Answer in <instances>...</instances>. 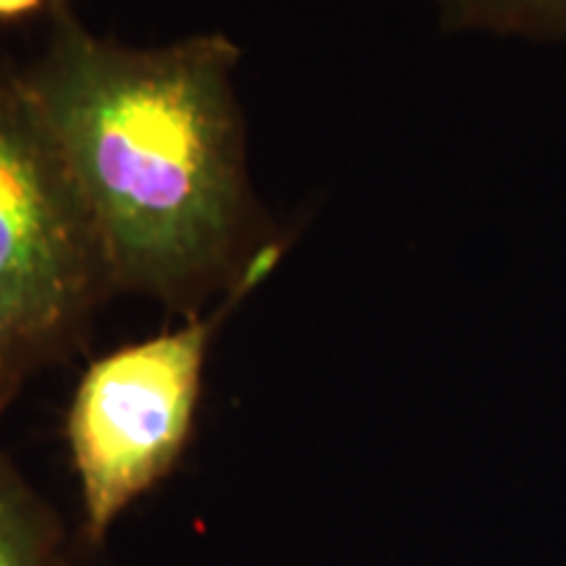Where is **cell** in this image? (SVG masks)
Wrapping results in <instances>:
<instances>
[{
	"label": "cell",
	"mask_w": 566,
	"mask_h": 566,
	"mask_svg": "<svg viewBox=\"0 0 566 566\" xmlns=\"http://www.w3.org/2000/svg\"><path fill=\"white\" fill-rule=\"evenodd\" d=\"M11 401L0 399V422ZM0 566H74L61 516L0 446Z\"/></svg>",
	"instance_id": "obj_4"
},
{
	"label": "cell",
	"mask_w": 566,
	"mask_h": 566,
	"mask_svg": "<svg viewBox=\"0 0 566 566\" xmlns=\"http://www.w3.org/2000/svg\"><path fill=\"white\" fill-rule=\"evenodd\" d=\"M443 30L478 38L566 45V0H428Z\"/></svg>",
	"instance_id": "obj_5"
},
{
	"label": "cell",
	"mask_w": 566,
	"mask_h": 566,
	"mask_svg": "<svg viewBox=\"0 0 566 566\" xmlns=\"http://www.w3.org/2000/svg\"><path fill=\"white\" fill-rule=\"evenodd\" d=\"M239 59L221 32L158 48L97 38L55 0L45 48L11 80L90 212L116 292L192 315L279 265L286 239L252 192Z\"/></svg>",
	"instance_id": "obj_1"
},
{
	"label": "cell",
	"mask_w": 566,
	"mask_h": 566,
	"mask_svg": "<svg viewBox=\"0 0 566 566\" xmlns=\"http://www.w3.org/2000/svg\"><path fill=\"white\" fill-rule=\"evenodd\" d=\"M116 294L103 244L30 103L0 82V399L61 363Z\"/></svg>",
	"instance_id": "obj_2"
},
{
	"label": "cell",
	"mask_w": 566,
	"mask_h": 566,
	"mask_svg": "<svg viewBox=\"0 0 566 566\" xmlns=\"http://www.w3.org/2000/svg\"><path fill=\"white\" fill-rule=\"evenodd\" d=\"M55 0H0V21L30 19L40 11H51Z\"/></svg>",
	"instance_id": "obj_6"
},
{
	"label": "cell",
	"mask_w": 566,
	"mask_h": 566,
	"mask_svg": "<svg viewBox=\"0 0 566 566\" xmlns=\"http://www.w3.org/2000/svg\"><path fill=\"white\" fill-rule=\"evenodd\" d=\"M265 279H247L179 328L101 354L71 394L63 438L80 485L82 541L103 546L116 522L179 470L195 438L218 331Z\"/></svg>",
	"instance_id": "obj_3"
}]
</instances>
